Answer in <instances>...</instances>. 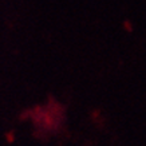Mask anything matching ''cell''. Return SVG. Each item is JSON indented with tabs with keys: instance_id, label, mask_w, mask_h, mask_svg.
Returning <instances> with one entry per match:
<instances>
[]
</instances>
